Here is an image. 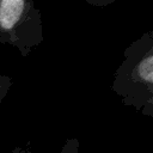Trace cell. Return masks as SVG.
Wrapping results in <instances>:
<instances>
[{
  "label": "cell",
  "instance_id": "obj_2",
  "mask_svg": "<svg viewBox=\"0 0 153 153\" xmlns=\"http://www.w3.org/2000/svg\"><path fill=\"white\" fill-rule=\"evenodd\" d=\"M43 38L41 11L32 0H0V43L27 57Z\"/></svg>",
  "mask_w": 153,
  "mask_h": 153
},
{
  "label": "cell",
  "instance_id": "obj_4",
  "mask_svg": "<svg viewBox=\"0 0 153 153\" xmlns=\"http://www.w3.org/2000/svg\"><path fill=\"white\" fill-rule=\"evenodd\" d=\"M12 86V79L11 76L8 75H4V74H0V92H8V90L11 88Z\"/></svg>",
  "mask_w": 153,
  "mask_h": 153
},
{
  "label": "cell",
  "instance_id": "obj_6",
  "mask_svg": "<svg viewBox=\"0 0 153 153\" xmlns=\"http://www.w3.org/2000/svg\"><path fill=\"white\" fill-rule=\"evenodd\" d=\"M6 94H7V92L6 91H4V92H0V103H1V100L6 97Z\"/></svg>",
  "mask_w": 153,
  "mask_h": 153
},
{
  "label": "cell",
  "instance_id": "obj_5",
  "mask_svg": "<svg viewBox=\"0 0 153 153\" xmlns=\"http://www.w3.org/2000/svg\"><path fill=\"white\" fill-rule=\"evenodd\" d=\"M10 153H33L32 147L30 145V142H26L24 146H16Z\"/></svg>",
  "mask_w": 153,
  "mask_h": 153
},
{
  "label": "cell",
  "instance_id": "obj_1",
  "mask_svg": "<svg viewBox=\"0 0 153 153\" xmlns=\"http://www.w3.org/2000/svg\"><path fill=\"white\" fill-rule=\"evenodd\" d=\"M111 90L121 102L153 117V31L133 41L114 73Z\"/></svg>",
  "mask_w": 153,
  "mask_h": 153
},
{
  "label": "cell",
  "instance_id": "obj_3",
  "mask_svg": "<svg viewBox=\"0 0 153 153\" xmlns=\"http://www.w3.org/2000/svg\"><path fill=\"white\" fill-rule=\"evenodd\" d=\"M79 140L76 137H69L65 141L60 149V153H79Z\"/></svg>",
  "mask_w": 153,
  "mask_h": 153
}]
</instances>
